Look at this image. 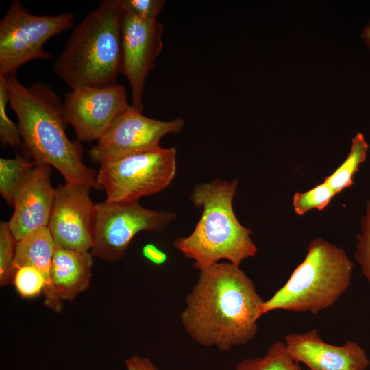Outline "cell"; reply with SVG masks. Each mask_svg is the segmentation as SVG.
I'll return each mask as SVG.
<instances>
[{
    "instance_id": "cell-2",
    "label": "cell",
    "mask_w": 370,
    "mask_h": 370,
    "mask_svg": "<svg viewBox=\"0 0 370 370\" xmlns=\"http://www.w3.org/2000/svg\"><path fill=\"white\" fill-rule=\"evenodd\" d=\"M9 103L18 119L22 146L36 163L56 168L65 183L101 189L97 173L82 161L79 141L65 132L64 105L52 87L40 82L23 86L16 73L5 76Z\"/></svg>"
},
{
    "instance_id": "cell-1",
    "label": "cell",
    "mask_w": 370,
    "mask_h": 370,
    "mask_svg": "<svg viewBox=\"0 0 370 370\" xmlns=\"http://www.w3.org/2000/svg\"><path fill=\"white\" fill-rule=\"evenodd\" d=\"M263 301L240 266L217 262L200 271L180 320L199 345L229 352L255 338Z\"/></svg>"
},
{
    "instance_id": "cell-8",
    "label": "cell",
    "mask_w": 370,
    "mask_h": 370,
    "mask_svg": "<svg viewBox=\"0 0 370 370\" xmlns=\"http://www.w3.org/2000/svg\"><path fill=\"white\" fill-rule=\"evenodd\" d=\"M96 220L92 254L100 260H119L140 232L165 230L176 218L174 212L151 210L139 200L95 204Z\"/></svg>"
},
{
    "instance_id": "cell-17",
    "label": "cell",
    "mask_w": 370,
    "mask_h": 370,
    "mask_svg": "<svg viewBox=\"0 0 370 370\" xmlns=\"http://www.w3.org/2000/svg\"><path fill=\"white\" fill-rule=\"evenodd\" d=\"M369 145L365 136L358 132L352 139L350 151L344 162L330 175L324 182L330 186L336 195L353 184L355 173L367 158Z\"/></svg>"
},
{
    "instance_id": "cell-20",
    "label": "cell",
    "mask_w": 370,
    "mask_h": 370,
    "mask_svg": "<svg viewBox=\"0 0 370 370\" xmlns=\"http://www.w3.org/2000/svg\"><path fill=\"white\" fill-rule=\"evenodd\" d=\"M336 195L328 184L323 182L305 192H297L293 197L294 212L302 216L310 210H324Z\"/></svg>"
},
{
    "instance_id": "cell-18",
    "label": "cell",
    "mask_w": 370,
    "mask_h": 370,
    "mask_svg": "<svg viewBox=\"0 0 370 370\" xmlns=\"http://www.w3.org/2000/svg\"><path fill=\"white\" fill-rule=\"evenodd\" d=\"M235 370H303L291 356L284 342L275 341L261 357L247 358L239 362Z\"/></svg>"
},
{
    "instance_id": "cell-26",
    "label": "cell",
    "mask_w": 370,
    "mask_h": 370,
    "mask_svg": "<svg viewBox=\"0 0 370 370\" xmlns=\"http://www.w3.org/2000/svg\"><path fill=\"white\" fill-rule=\"evenodd\" d=\"M142 254L146 259L158 266L165 264L168 260L167 254L151 243L143 246Z\"/></svg>"
},
{
    "instance_id": "cell-4",
    "label": "cell",
    "mask_w": 370,
    "mask_h": 370,
    "mask_svg": "<svg viewBox=\"0 0 370 370\" xmlns=\"http://www.w3.org/2000/svg\"><path fill=\"white\" fill-rule=\"evenodd\" d=\"M119 0H106L72 31L53 69L71 88L117 84L122 67V21Z\"/></svg>"
},
{
    "instance_id": "cell-3",
    "label": "cell",
    "mask_w": 370,
    "mask_h": 370,
    "mask_svg": "<svg viewBox=\"0 0 370 370\" xmlns=\"http://www.w3.org/2000/svg\"><path fill=\"white\" fill-rule=\"evenodd\" d=\"M238 182V179L216 178L196 184L190 195L194 206L201 209V216L193 232L176 238L173 245L199 271L221 260L240 266L258 252L252 231L240 223L233 209Z\"/></svg>"
},
{
    "instance_id": "cell-10",
    "label": "cell",
    "mask_w": 370,
    "mask_h": 370,
    "mask_svg": "<svg viewBox=\"0 0 370 370\" xmlns=\"http://www.w3.org/2000/svg\"><path fill=\"white\" fill-rule=\"evenodd\" d=\"M66 121L78 141L99 140L130 105L121 84L72 89L63 102Z\"/></svg>"
},
{
    "instance_id": "cell-9",
    "label": "cell",
    "mask_w": 370,
    "mask_h": 370,
    "mask_svg": "<svg viewBox=\"0 0 370 370\" xmlns=\"http://www.w3.org/2000/svg\"><path fill=\"white\" fill-rule=\"evenodd\" d=\"M183 119L162 121L145 116L132 106L113 122L88 154L95 163L145 152L159 147L161 138L177 134L184 126Z\"/></svg>"
},
{
    "instance_id": "cell-14",
    "label": "cell",
    "mask_w": 370,
    "mask_h": 370,
    "mask_svg": "<svg viewBox=\"0 0 370 370\" xmlns=\"http://www.w3.org/2000/svg\"><path fill=\"white\" fill-rule=\"evenodd\" d=\"M284 342L293 358L310 370H366L370 365L365 349L357 342L330 344L314 329L288 334Z\"/></svg>"
},
{
    "instance_id": "cell-7",
    "label": "cell",
    "mask_w": 370,
    "mask_h": 370,
    "mask_svg": "<svg viewBox=\"0 0 370 370\" xmlns=\"http://www.w3.org/2000/svg\"><path fill=\"white\" fill-rule=\"evenodd\" d=\"M74 18L72 13L34 15L14 0L0 21V75L14 74L32 60L51 59L44 44L71 28Z\"/></svg>"
},
{
    "instance_id": "cell-25",
    "label": "cell",
    "mask_w": 370,
    "mask_h": 370,
    "mask_svg": "<svg viewBox=\"0 0 370 370\" xmlns=\"http://www.w3.org/2000/svg\"><path fill=\"white\" fill-rule=\"evenodd\" d=\"M123 9L144 20H155L163 10L164 0H119Z\"/></svg>"
},
{
    "instance_id": "cell-28",
    "label": "cell",
    "mask_w": 370,
    "mask_h": 370,
    "mask_svg": "<svg viewBox=\"0 0 370 370\" xmlns=\"http://www.w3.org/2000/svg\"><path fill=\"white\" fill-rule=\"evenodd\" d=\"M360 36L365 40L366 44L370 48V23L363 29Z\"/></svg>"
},
{
    "instance_id": "cell-21",
    "label": "cell",
    "mask_w": 370,
    "mask_h": 370,
    "mask_svg": "<svg viewBox=\"0 0 370 370\" xmlns=\"http://www.w3.org/2000/svg\"><path fill=\"white\" fill-rule=\"evenodd\" d=\"M17 241L12 232L8 222L0 223V284H9L15 273L14 264Z\"/></svg>"
},
{
    "instance_id": "cell-5",
    "label": "cell",
    "mask_w": 370,
    "mask_h": 370,
    "mask_svg": "<svg viewBox=\"0 0 370 370\" xmlns=\"http://www.w3.org/2000/svg\"><path fill=\"white\" fill-rule=\"evenodd\" d=\"M353 267L342 248L321 238L312 240L286 282L263 301L260 317L277 310L316 314L328 308L349 288Z\"/></svg>"
},
{
    "instance_id": "cell-23",
    "label": "cell",
    "mask_w": 370,
    "mask_h": 370,
    "mask_svg": "<svg viewBox=\"0 0 370 370\" xmlns=\"http://www.w3.org/2000/svg\"><path fill=\"white\" fill-rule=\"evenodd\" d=\"M8 103L9 99L5 76L0 75V140L3 146L16 148L22 145V138L18 125L13 123L7 114Z\"/></svg>"
},
{
    "instance_id": "cell-22",
    "label": "cell",
    "mask_w": 370,
    "mask_h": 370,
    "mask_svg": "<svg viewBox=\"0 0 370 370\" xmlns=\"http://www.w3.org/2000/svg\"><path fill=\"white\" fill-rule=\"evenodd\" d=\"M356 240L354 258L370 286V200L366 201L365 211L360 220V230Z\"/></svg>"
},
{
    "instance_id": "cell-6",
    "label": "cell",
    "mask_w": 370,
    "mask_h": 370,
    "mask_svg": "<svg viewBox=\"0 0 370 370\" xmlns=\"http://www.w3.org/2000/svg\"><path fill=\"white\" fill-rule=\"evenodd\" d=\"M176 170V149L159 147L102 162L97 181L106 192L105 201H133L165 189Z\"/></svg>"
},
{
    "instance_id": "cell-11",
    "label": "cell",
    "mask_w": 370,
    "mask_h": 370,
    "mask_svg": "<svg viewBox=\"0 0 370 370\" xmlns=\"http://www.w3.org/2000/svg\"><path fill=\"white\" fill-rule=\"evenodd\" d=\"M91 187L65 183L56 188L48 225L56 246L89 251L94 244L95 204L90 197Z\"/></svg>"
},
{
    "instance_id": "cell-12",
    "label": "cell",
    "mask_w": 370,
    "mask_h": 370,
    "mask_svg": "<svg viewBox=\"0 0 370 370\" xmlns=\"http://www.w3.org/2000/svg\"><path fill=\"white\" fill-rule=\"evenodd\" d=\"M163 32L164 26L157 19H141L124 10L121 73L131 86V106L140 112L147 77L163 47Z\"/></svg>"
},
{
    "instance_id": "cell-16",
    "label": "cell",
    "mask_w": 370,
    "mask_h": 370,
    "mask_svg": "<svg viewBox=\"0 0 370 370\" xmlns=\"http://www.w3.org/2000/svg\"><path fill=\"white\" fill-rule=\"evenodd\" d=\"M56 244L48 227L40 228L17 242L14 271L25 266L37 269L44 276L45 304L54 312H60L62 304L56 294L51 278V271Z\"/></svg>"
},
{
    "instance_id": "cell-13",
    "label": "cell",
    "mask_w": 370,
    "mask_h": 370,
    "mask_svg": "<svg viewBox=\"0 0 370 370\" xmlns=\"http://www.w3.org/2000/svg\"><path fill=\"white\" fill-rule=\"evenodd\" d=\"M50 166L35 162L16 190L14 212L8 222L17 241L48 227L56 196Z\"/></svg>"
},
{
    "instance_id": "cell-19",
    "label": "cell",
    "mask_w": 370,
    "mask_h": 370,
    "mask_svg": "<svg viewBox=\"0 0 370 370\" xmlns=\"http://www.w3.org/2000/svg\"><path fill=\"white\" fill-rule=\"evenodd\" d=\"M34 164L21 155L12 159L0 158V193L9 204H14L17 188Z\"/></svg>"
},
{
    "instance_id": "cell-27",
    "label": "cell",
    "mask_w": 370,
    "mask_h": 370,
    "mask_svg": "<svg viewBox=\"0 0 370 370\" xmlns=\"http://www.w3.org/2000/svg\"><path fill=\"white\" fill-rule=\"evenodd\" d=\"M127 370H159L148 358L132 356L125 361Z\"/></svg>"
},
{
    "instance_id": "cell-15",
    "label": "cell",
    "mask_w": 370,
    "mask_h": 370,
    "mask_svg": "<svg viewBox=\"0 0 370 370\" xmlns=\"http://www.w3.org/2000/svg\"><path fill=\"white\" fill-rule=\"evenodd\" d=\"M92 264V253L56 246L51 278L60 301H72L88 288Z\"/></svg>"
},
{
    "instance_id": "cell-24",
    "label": "cell",
    "mask_w": 370,
    "mask_h": 370,
    "mask_svg": "<svg viewBox=\"0 0 370 370\" xmlns=\"http://www.w3.org/2000/svg\"><path fill=\"white\" fill-rule=\"evenodd\" d=\"M13 279L16 291L25 298L37 296L45 288L46 281L44 276L32 266L18 269Z\"/></svg>"
}]
</instances>
